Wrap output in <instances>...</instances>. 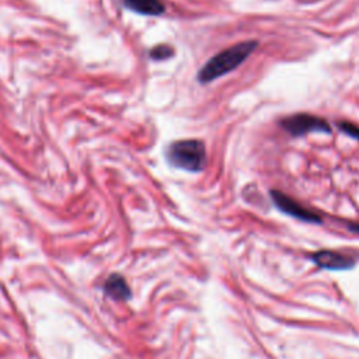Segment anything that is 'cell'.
<instances>
[{
  "label": "cell",
  "instance_id": "1",
  "mask_svg": "<svg viewBox=\"0 0 359 359\" xmlns=\"http://www.w3.org/2000/svg\"><path fill=\"white\" fill-rule=\"evenodd\" d=\"M258 46L257 41L238 42L210 57L199 70L198 80L201 83H210L234 69H237Z\"/></svg>",
  "mask_w": 359,
  "mask_h": 359
},
{
  "label": "cell",
  "instance_id": "2",
  "mask_svg": "<svg viewBox=\"0 0 359 359\" xmlns=\"http://www.w3.org/2000/svg\"><path fill=\"white\" fill-rule=\"evenodd\" d=\"M165 157L177 168L198 172L206 165V147L199 139H181L167 147Z\"/></svg>",
  "mask_w": 359,
  "mask_h": 359
},
{
  "label": "cell",
  "instance_id": "3",
  "mask_svg": "<svg viewBox=\"0 0 359 359\" xmlns=\"http://www.w3.org/2000/svg\"><path fill=\"white\" fill-rule=\"evenodd\" d=\"M280 126L283 130L293 136H300L310 132H324L330 133V125L325 119L311 115V114H294L286 116L280 121Z\"/></svg>",
  "mask_w": 359,
  "mask_h": 359
},
{
  "label": "cell",
  "instance_id": "4",
  "mask_svg": "<svg viewBox=\"0 0 359 359\" xmlns=\"http://www.w3.org/2000/svg\"><path fill=\"white\" fill-rule=\"evenodd\" d=\"M271 198L273 201V203L278 206L279 210H282L283 213L296 217L299 220H304V222H310V223H320L321 217L320 215H317L316 212L307 209L306 206H303L302 203H299L297 201H294L293 198H290L289 195L280 192V191H271Z\"/></svg>",
  "mask_w": 359,
  "mask_h": 359
},
{
  "label": "cell",
  "instance_id": "5",
  "mask_svg": "<svg viewBox=\"0 0 359 359\" xmlns=\"http://www.w3.org/2000/svg\"><path fill=\"white\" fill-rule=\"evenodd\" d=\"M310 258L320 268H327V269H334V271L348 269L355 264V261L351 257H346L341 252L330 251V250L316 251L314 254H311Z\"/></svg>",
  "mask_w": 359,
  "mask_h": 359
},
{
  "label": "cell",
  "instance_id": "6",
  "mask_svg": "<svg viewBox=\"0 0 359 359\" xmlns=\"http://www.w3.org/2000/svg\"><path fill=\"white\" fill-rule=\"evenodd\" d=\"M122 4L142 15H160L165 11L164 3L160 0H122Z\"/></svg>",
  "mask_w": 359,
  "mask_h": 359
},
{
  "label": "cell",
  "instance_id": "7",
  "mask_svg": "<svg viewBox=\"0 0 359 359\" xmlns=\"http://www.w3.org/2000/svg\"><path fill=\"white\" fill-rule=\"evenodd\" d=\"M105 290L109 296H112L114 299H118V300H125L129 297V287L125 282V279L119 275H112L108 278L107 283H105Z\"/></svg>",
  "mask_w": 359,
  "mask_h": 359
},
{
  "label": "cell",
  "instance_id": "8",
  "mask_svg": "<svg viewBox=\"0 0 359 359\" xmlns=\"http://www.w3.org/2000/svg\"><path fill=\"white\" fill-rule=\"evenodd\" d=\"M174 55V49L168 45H157L150 49V57L153 60H165Z\"/></svg>",
  "mask_w": 359,
  "mask_h": 359
},
{
  "label": "cell",
  "instance_id": "9",
  "mask_svg": "<svg viewBox=\"0 0 359 359\" xmlns=\"http://www.w3.org/2000/svg\"><path fill=\"white\" fill-rule=\"evenodd\" d=\"M338 126H339V129H341L344 133H346L348 136L355 137V139H359V126H356V125H353V123H351V122H339Z\"/></svg>",
  "mask_w": 359,
  "mask_h": 359
},
{
  "label": "cell",
  "instance_id": "10",
  "mask_svg": "<svg viewBox=\"0 0 359 359\" xmlns=\"http://www.w3.org/2000/svg\"><path fill=\"white\" fill-rule=\"evenodd\" d=\"M349 229L355 233H359V224H349Z\"/></svg>",
  "mask_w": 359,
  "mask_h": 359
}]
</instances>
